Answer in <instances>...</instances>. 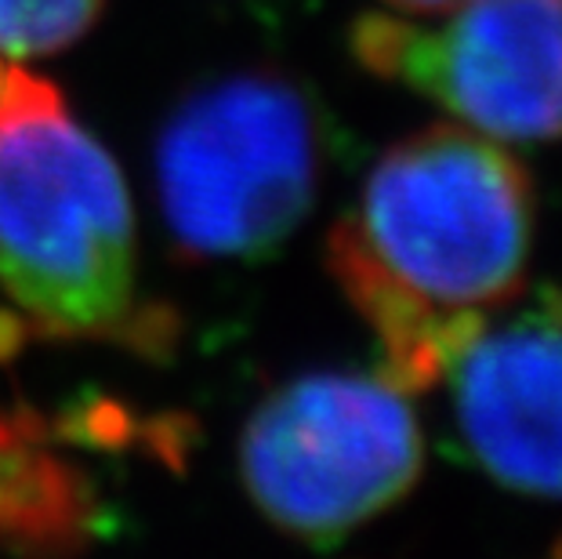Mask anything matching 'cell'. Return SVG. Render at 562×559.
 Listing matches in <instances>:
<instances>
[{
	"mask_svg": "<svg viewBox=\"0 0 562 559\" xmlns=\"http://www.w3.org/2000/svg\"><path fill=\"white\" fill-rule=\"evenodd\" d=\"M533 247V193L501 142L442 124L374 164L330 233L341 291L374 327L389 378L436 382L447 356L512 305Z\"/></svg>",
	"mask_w": 562,
	"mask_h": 559,
	"instance_id": "obj_1",
	"label": "cell"
},
{
	"mask_svg": "<svg viewBox=\"0 0 562 559\" xmlns=\"http://www.w3.org/2000/svg\"><path fill=\"white\" fill-rule=\"evenodd\" d=\"M0 288L47 342L164 349L175 320L142 299L131 197L52 80L0 55Z\"/></svg>",
	"mask_w": 562,
	"mask_h": 559,
	"instance_id": "obj_2",
	"label": "cell"
},
{
	"mask_svg": "<svg viewBox=\"0 0 562 559\" xmlns=\"http://www.w3.org/2000/svg\"><path fill=\"white\" fill-rule=\"evenodd\" d=\"M323 168L319 110L280 69L200 85L157 138V197L189 261L277 255L313 211Z\"/></svg>",
	"mask_w": 562,
	"mask_h": 559,
	"instance_id": "obj_3",
	"label": "cell"
},
{
	"mask_svg": "<svg viewBox=\"0 0 562 559\" xmlns=\"http://www.w3.org/2000/svg\"><path fill=\"white\" fill-rule=\"evenodd\" d=\"M425 466L422 425L389 374H308L261 400L240 439L250 502L302 541L389 513Z\"/></svg>",
	"mask_w": 562,
	"mask_h": 559,
	"instance_id": "obj_4",
	"label": "cell"
},
{
	"mask_svg": "<svg viewBox=\"0 0 562 559\" xmlns=\"http://www.w3.org/2000/svg\"><path fill=\"white\" fill-rule=\"evenodd\" d=\"M442 15H363L352 55L494 142H559L562 0H469Z\"/></svg>",
	"mask_w": 562,
	"mask_h": 559,
	"instance_id": "obj_5",
	"label": "cell"
},
{
	"mask_svg": "<svg viewBox=\"0 0 562 559\" xmlns=\"http://www.w3.org/2000/svg\"><path fill=\"white\" fill-rule=\"evenodd\" d=\"M505 309L447 356L439 378L461 444L490 480L562 497V299Z\"/></svg>",
	"mask_w": 562,
	"mask_h": 559,
	"instance_id": "obj_6",
	"label": "cell"
},
{
	"mask_svg": "<svg viewBox=\"0 0 562 559\" xmlns=\"http://www.w3.org/2000/svg\"><path fill=\"white\" fill-rule=\"evenodd\" d=\"M99 523L94 487L74 458L58 455L30 411L0 407V549L22 559H69Z\"/></svg>",
	"mask_w": 562,
	"mask_h": 559,
	"instance_id": "obj_7",
	"label": "cell"
},
{
	"mask_svg": "<svg viewBox=\"0 0 562 559\" xmlns=\"http://www.w3.org/2000/svg\"><path fill=\"white\" fill-rule=\"evenodd\" d=\"M105 0H0V55L41 58L66 52L99 22Z\"/></svg>",
	"mask_w": 562,
	"mask_h": 559,
	"instance_id": "obj_8",
	"label": "cell"
},
{
	"mask_svg": "<svg viewBox=\"0 0 562 559\" xmlns=\"http://www.w3.org/2000/svg\"><path fill=\"white\" fill-rule=\"evenodd\" d=\"M389 8L406 11V15H442V11L469 4V0H385Z\"/></svg>",
	"mask_w": 562,
	"mask_h": 559,
	"instance_id": "obj_9",
	"label": "cell"
}]
</instances>
